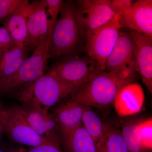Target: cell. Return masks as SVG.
I'll return each instance as SVG.
<instances>
[{
  "label": "cell",
  "instance_id": "8992f818",
  "mask_svg": "<svg viewBox=\"0 0 152 152\" xmlns=\"http://www.w3.org/2000/svg\"><path fill=\"white\" fill-rule=\"evenodd\" d=\"M99 71L88 56H69L55 64L48 73L76 93Z\"/></svg>",
  "mask_w": 152,
  "mask_h": 152
},
{
  "label": "cell",
  "instance_id": "83f0119b",
  "mask_svg": "<svg viewBox=\"0 0 152 152\" xmlns=\"http://www.w3.org/2000/svg\"><path fill=\"white\" fill-rule=\"evenodd\" d=\"M26 149L22 147H0V152H25Z\"/></svg>",
  "mask_w": 152,
  "mask_h": 152
},
{
  "label": "cell",
  "instance_id": "ba28073f",
  "mask_svg": "<svg viewBox=\"0 0 152 152\" xmlns=\"http://www.w3.org/2000/svg\"><path fill=\"white\" fill-rule=\"evenodd\" d=\"M3 118L4 132L14 142L31 148L44 145H55L33 129L27 121L21 107L15 106L4 108Z\"/></svg>",
  "mask_w": 152,
  "mask_h": 152
},
{
  "label": "cell",
  "instance_id": "7c38bea8",
  "mask_svg": "<svg viewBox=\"0 0 152 152\" xmlns=\"http://www.w3.org/2000/svg\"><path fill=\"white\" fill-rule=\"evenodd\" d=\"M27 121L37 134L61 148L59 129L48 110L23 104L21 107Z\"/></svg>",
  "mask_w": 152,
  "mask_h": 152
},
{
  "label": "cell",
  "instance_id": "8fae6325",
  "mask_svg": "<svg viewBox=\"0 0 152 152\" xmlns=\"http://www.w3.org/2000/svg\"><path fill=\"white\" fill-rule=\"evenodd\" d=\"M118 17L122 29L127 28L152 37V0L136 1Z\"/></svg>",
  "mask_w": 152,
  "mask_h": 152
},
{
  "label": "cell",
  "instance_id": "7402d4cb",
  "mask_svg": "<svg viewBox=\"0 0 152 152\" xmlns=\"http://www.w3.org/2000/svg\"><path fill=\"white\" fill-rule=\"evenodd\" d=\"M29 4L27 0H0V22Z\"/></svg>",
  "mask_w": 152,
  "mask_h": 152
},
{
  "label": "cell",
  "instance_id": "d6986e66",
  "mask_svg": "<svg viewBox=\"0 0 152 152\" xmlns=\"http://www.w3.org/2000/svg\"><path fill=\"white\" fill-rule=\"evenodd\" d=\"M24 8L15 12L6 19L4 21V27L8 32L16 45L26 47L28 39V31L26 19L23 12Z\"/></svg>",
  "mask_w": 152,
  "mask_h": 152
},
{
  "label": "cell",
  "instance_id": "3957f363",
  "mask_svg": "<svg viewBox=\"0 0 152 152\" xmlns=\"http://www.w3.org/2000/svg\"><path fill=\"white\" fill-rule=\"evenodd\" d=\"M81 39L74 4L71 1L64 2L60 17L52 33L49 50L50 58L59 59L70 56Z\"/></svg>",
  "mask_w": 152,
  "mask_h": 152
},
{
  "label": "cell",
  "instance_id": "4fadbf2b",
  "mask_svg": "<svg viewBox=\"0 0 152 152\" xmlns=\"http://www.w3.org/2000/svg\"><path fill=\"white\" fill-rule=\"evenodd\" d=\"M144 101L145 94L141 86L133 82L120 89L113 104L117 114L120 117H126L140 111Z\"/></svg>",
  "mask_w": 152,
  "mask_h": 152
},
{
  "label": "cell",
  "instance_id": "2e32d148",
  "mask_svg": "<svg viewBox=\"0 0 152 152\" xmlns=\"http://www.w3.org/2000/svg\"><path fill=\"white\" fill-rule=\"evenodd\" d=\"M60 137L61 146L65 152H98L95 142L83 124L60 133Z\"/></svg>",
  "mask_w": 152,
  "mask_h": 152
},
{
  "label": "cell",
  "instance_id": "5bb4252c",
  "mask_svg": "<svg viewBox=\"0 0 152 152\" xmlns=\"http://www.w3.org/2000/svg\"><path fill=\"white\" fill-rule=\"evenodd\" d=\"M119 69L136 71L132 40L129 33L121 29L116 43L107 59L105 71Z\"/></svg>",
  "mask_w": 152,
  "mask_h": 152
},
{
  "label": "cell",
  "instance_id": "d4e9b609",
  "mask_svg": "<svg viewBox=\"0 0 152 152\" xmlns=\"http://www.w3.org/2000/svg\"><path fill=\"white\" fill-rule=\"evenodd\" d=\"M16 45L7 29L0 27V50L10 48Z\"/></svg>",
  "mask_w": 152,
  "mask_h": 152
},
{
  "label": "cell",
  "instance_id": "6da1fadb",
  "mask_svg": "<svg viewBox=\"0 0 152 152\" xmlns=\"http://www.w3.org/2000/svg\"><path fill=\"white\" fill-rule=\"evenodd\" d=\"M136 72L126 69L99 71L71 98L87 107L104 108L113 104L122 87L134 81Z\"/></svg>",
  "mask_w": 152,
  "mask_h": 152
},
{
  "label": "cell",
  "instance_id": "9c48e42d",
  "mask_svg": "<svg viewBox=\"0 0 152 152\" xmlns=\"http://www.w3.org/2000/svg\"><path fill=\"white\" fill-rule=\"evenodd\" d=\"M23 12L26 19L28 31L26 47L30 51H34L53 33L49 28L44 0L29 3L24 8Z\"/></svg>",
  "mask_w": 152,
  "mask_h": 152
},
{
  "label": "cell",
  "instance_id": "30bf717a",
  "mask_svg": "<svg viewBox=\"0 0 152 152\" xmlns=\"http://www.w3.org/2000/svg\"><path fill=\"white\" fill-rule=\"evenodd\" d=\"M136 70L148 91L152 93V37L130 30Z\"/></svg>",
  "mask_w": 152,
  "mask_h": 152
},
{
  "label": "cell",
  "instance_id": "5b68a950",
  "mask_svg": "<svg viewBox=\"0 0 152 152\" xmlns=\"http://www.w3.org/2000/svg\"><path fill=\"white\" fill-rule=\"evenodd\" d=\"M74 7L82 39L108 23L116 15L110 0H79Z\"/></svg>",
  "mask_w": 152,
  "mask_h": 152
},
{
  "label": "cell",
  "instance_id": "e0dca14e",
  "mask_svg": "<svg viewBox=\"0 0 152 152\" xmlns=\"http://www.w3.org/2000/svg\"><path fill=\"white\" fill-rule=\"evenodd\" d=\"M29 51L26 47L20 45L0 50V84L18 70Z\"/></svg>",
  "mask_w": 152,
  "mask_h": 152
},
{
  "label": "cell",
  "instance_id": "ac0fdd59",
  "mask_svg": "<svg viewBox=\"0 0 152 152\" xmlns=\"http://www.w3.org/2000/svg\"><path fill=\"white\" fill-rule=\"evenodd\" d=\"M83 125L95 142L98 152H105L106 137L108 125L104 124L91 107H87L83 119Z\"/></svg>",
  "mask_w": 152,
  "mask_h": 152
},
{
  "label": "cell",
  "instance_id": "277c9868",
  "mask_svg": "<svg viewBox=\"0 0 152 152\" xmlns=\"http://www.w3.org/2000/svg\"><path fill=\"white\" fill-rule=\"evenodd\" d=\"M51 37V34L33 51L31 56L28 57L14 75L0 84V95L14 93L44 75L50 58Z\"/></svg>",
  "mask_w": 152,
  "mask_h": 152
},
{
  "label": "cell",
  "instance_id": "4316f807",
  "mask_svg": "<svg viewBox=\"0 0 152 152\" xmlns=\"http://www.w3.org/2000/svg\"><path fill=\"white\" fill-rule=\"evenodd\" d=\"M25 152H65L61 148L52 145H44L31 148Z\"/></svg>",
  "mask_w": 152,
  "mask_h": 152
},
{
  "label": "cell",
  "instance_id": "cb8c5ba5",
  "mask_svg": "<svg viewBox=\"0 0 152 152\" xmlns=\"http://www.w3.org/2000/svg\"><path fill=\"white\" fill-rule=\"evenodd\" d=\"M139 130L143 146L151 150L152 147V120L151 118L140 122Z\"/></svg>",
  "mask_w": 152,
  "mask_h": 152
},
{
  "label": "cell",
  "instance_id": "7a4b0ae2",
  "mask_svg": "<svg viewBox=\"0 0 152 152\" xmlns=\"http://www.w3.org/2000/svg\"><path fill=\"white\" fill-rule=\"evenodd\" d=\"M53 76L47 73L13 93L23 104L48 110L61 100L75 94Z\"/></svg>",
  "mask_w": 152,
  "mask_h": 152
},
{
  "label": "cell",
  "instance_id": "44dd1931",
  "mask_svg": "<svg viewBox=\"0 0 152 152\" xmlns=\"http://www.w3.org/2000/svg\"><path fill=\"white\" fill-rule=\"evenodd\" d=\"M105 152H129L119 128L108 125L105 144Z\"/></svg>",
  "mask_w": 152,
  "mask_h": 152
},
{
  "label": "cell",
  "instance_id": "9a60e30c",
  "mask_svg": "<svg viewBox=\"0 0 152 152\" xmlns=\"http://www.w3.org/2000/svg\"><path fill=\"white\" fill-rule=\"evenodd\" d=\"M86 107L71 98L55 109L52 115L58 125L60 134L83 124V117Z\"/></svg>",
  "mask_w": 152,
  "mask_h": 152
},
{
  "label": "cell",
  "instance_id": "603a6c76",
  "mask_svg": "<svg viewBox=\"0 0 152 152\" xmlns=\"http://www.w3.org/2000/svg\"><path fill=\"white\" fill-rule=\"evenodd\" d=\"M48 19L49 28L53 32L58 18L64 1L62 0H44Z\"/></svg>",
  "mask_w": 152,
  "mask_h": 152
},
{
  "label": "cell",
  "instance_id": "484cf974",
  "mask_svg": "<svg viewBox=\"0 0 152 152\" xmlns=\"http://www.w3.org/2000/svg\"><path fill=\"white\" fill-rule=\"evenodd\" d=\"M133 2L130 0H113L112 7L115 15L119 16L129 8Z\"/></svg>",
  "mask_w": 152,
  "mask_h": 152
},
{
  "label": "cell",
  "instance_id": "f546056e",
  "mask_svg": "<svg viewBox=\"0 0 152 152\" xmlns=\"http://www.w3.org/2000/svg\"><path fill=\"white\" fill-rule=\"evenodd\" d=\"M4 108V107H3L1 103V102H0V111H1V110Z\"/></svg>",
  "mask_w": 152,
  "mask_h": 152
},
{
  "label": "cell",
  "instance_id": "52a82bcc",
  "mask_svg": "<svg viewBox=\"0 0 152 152\" xmlns=\"http://www.w3.org/2000/svg\"><path fill=\"white\" fill-rule=\"evenodd\" d=\"M121 29L118 16L116 15L108 23L85 38L88 56L94 61L98 70L105 71L107 59L116 43Z\"/></svg>",
  "mask_w": 152,
  "mask_h": 152
},
{
  "label": "cell",
  "instance_id": "ffe728a7",
  "mask_svg": "<svg viewBox=\"0 0 152 152\" xmlns=\"http://www.w3.org/2000/svg\"><path fill=\"white\" fill-rule=\"evenodd\" d=\"M138 122L128 121L122 125L121 129L129 152H150L143 146L140 137Z\"/></svg>",
  "mask_w": 152,
  "mask_h": 152
},
{
  "label": "cell",
  "instance_id": "f1b7e54d",
  "mask_svg": "<svg viewBox=\"0 0 152 152\" xmlns=\"http://www.w3.org/2000/svg\"><path fill=\"white\" fill-rule=\"evenodd\" d=\"M4 108L0 111V138L1 137L3 134L4 132V118H3V110Z\"/></svg>",
  "mask_w": 152,
  "mask_h": 152
}]
</instances>
